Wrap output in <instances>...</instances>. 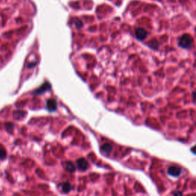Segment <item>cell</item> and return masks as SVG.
<instances>
[{
  "label": "cell",
  "mask_w": 196,
  "mask_h": 196,
  "mask_svg": "<svg viewBox=\"0 0 196 196\" xmlns=\"http://www.w3.org/2000/svg\"><path fill=\"white\" fill-rule=\"evenodd\" d=\"M193 39L188 34H185L181 36V38L179 40V45L182 48H189L192 45Z\"/></svg>",
  "instance_id": "cell-1"
},
{
  "label": "cell",
  "mask_w": 196,
  "mask_h": 196,
  "mask_svg": "<svg viewBox=\"0 0 196 196\" xmlns=\"http://www.w3.org/2000/svg\"><path fill=\"white\" fill-rule=\"evenodd\" d=\"M135 35H136V38L138 40L143 41V40H144L146 38V36H147V31L145 29H142V28H138L135 31Z\"/></svg>",
  "instance_id": "cell-2"
},
{
  "label": "cell",
  "mask_w": 196,
  "mask_h": 196,
  "mask_svg": "<svg viewBox=\"0 0 196 196\" xmlns=\"http://www.w3.org/2000/svg\"><path fill=\"white\" fill-rule=\"evenodd\" d=\"M181 173H182V170L177 166H171L168 169V174L174 177L179 176Z\"/></svg>",
  "instance_id": "cell-3"
},
{
  "label": "cell",
  "mask_w": 196,
  "mask_h": 196,
  "mask_svg": "<svg viewBox=\"0 0 196 196\" xmlns=\"http://www.w3.org/2000/svg\"><path fill=\"white\" fill-rule=\"evenodd\" d=\"M77 165L78 169L82 170V171H85L89 166V164L88 163H87V161L83 158L77 159Z\"/></svg>",
  "instance_id": "cell-4"
},
{
  "label": "cell",
  "mask_w": 196,
  "mask_h": 196,
  "mask_svg": "<svg viewBox=\"0 0 196 196\" xmlns=\"http://www.w3.org/2000/svg\"><path fill=\"white\" fill-rule=\"evenodd\" d=\"M47 107L49 111H55L57 107V101L55 99H50L47 101Z\"/></svg>",
  "instance_id": "cell-5"
},
{
  "label": "cell",
  "mask_w": 196,
  "mask_h": 196,
  "mask_svg": "<svg viewBox=\"0 0 196 196\" xmlns=\"http://www.w3.org/2000/svg\"><path fill=\"white\" fill-rule=\"evenodd\" d=\"M112 146H111L110 143H106L101 146V150H102L103 153H106V154H109V153H110V152L112 151Z\"/></svg>",
  "instance_id": "cell-6"
},
{
  "label": "cell",
  "mask_w": 196,
  "mask_h": 196,
  "mask_svg": "<svg viewBox=\"0 0 196 196\" xmlns=\"http://www.w3.org/2000/svg\"><path fill=\"white\" fill-rule=\"evenodd\" d=\"M65 169L67 172H74L75 171V166H74V163H72L71 162H67L65 164Z\"/></svg>",
  "instance_id": "cell-7"
},
{
  "label": "cell",
  "mask_w": 196,
  "mask_h": 196,
  "mask_svg": "<svg viewBox=\"0 0 196 196\" xmlns=\"http://www.w3.org/2000/svg\"><path fill=\"white\" fill-rule=\"evenodd\" d=\"M72 186L69 182H65L62 185V191L65 193H68L69 191H71Z\"/></svg>",
  "instance_id": "cell-8"
},
{
  "label": "cell",
  "mask_w": 196,
  "mask_h": 196,
  "mask_svg": "<svg viewBox=\"0 0 196 196\" xmlns=\"http://www.w3.org/2000/svg\"><path fill=\"white\" fill-rule=\"evenodd\" d=\"M148 45L149 47H151L152 48H154V49H156L159 47V43L156 40H152V41L149 42Z\"/></svg>",
  "instance_id": "cell-9"
},
{
  "label": "cell",
  "mask_w": 196,
  "mask_h": 196,
  "mask_svg": "<svg viewBox=\"0 0 196 196\" xmlns=\"http://www.w3.org/2000/svg\"><path fill=\"white\" fill-rule=\"evenodd\" d=\"M50 87V85L48 84H45V85H44L42 87H41L40 88V90H38V91H36V94H40V93H41L42 92H44L45 91H46V90H48V88Z\"/></svg>",
  "instance_id": "cell-10"
},
{
  "label": "cell",
  "mask_w": 196,
  "mask_h": 196,
  "mask_svg": "<svg viewBox=\"0 0 196 196\" xmlns=\"http://www.w3.org/2000/svg\"><path fill=\"white\" fill-rule=\"evenodd\" d=\"M74 25H75V26L77 27V28H81L82 26H83V23H82V22L81 21V20H75L74 21Z\"/></svg>",
  "instance_id": "cell-11"
},
{
  "label": "cell",
  "mask_w": 196,
  "mask_h": 196,
  "mask_svg": "<svg viewBox=\"0 0 196 196\" xmlns=\"http://www.w3.org/2000/svg\"><path fill=\"white\" fill-rule=\"evenodd\" d=\"M5 156H6V152L4 149H0V159H3L5 158Z\"/></svg>",
  "instance_id": "cell-12"
},
{
  "label": "cell",
  "mask_w": 196,
  "mask_h": 196,
  "mask_svg": "<svg viewBox=\"0 0 196 196\" xmlns=\"http://www.w3.org/2000/svg\"><path fill=\"white\" fill-rule=\"evenodd\" d=\"M174 196H183L181 191H175L174 194Z\"/></svg>",
  "instance_id": "cell-13"
}]
</instances>
